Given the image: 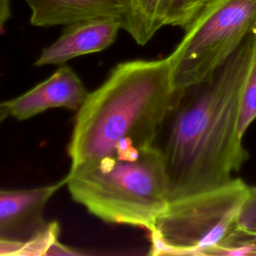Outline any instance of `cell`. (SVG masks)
<instances>
[{
	"label": "cell",
	"mask_w": 256,
	"mask_h": 256,
	"mask_svg": "<svg viewBox=\"0 0 256 256\" xmlns=\"http://www.w3.org/2000/svg\"><path fill=\"white\" fill-rule=\"evenodd\" d=\"M207 0H175L170 25L186 30Z\"/></svg>",
	"instance_id": "obj_13"
},
{
	"label": "cell",
	"mask_w": 256,
	"mask_h": 256,
	"mask_svg": "<svg viewBox=\"0 0 256 256\" xmlns=\"http://www.w3.org/2000/svg\"><path fill=\"white\" fill-rule=\"evenodd\" d=\"M256 25V0H207L168 56L175 89L201 81Z\"/></svg>",
	"instance_id": "obj_5"
},
{
	"label": "cell",
	"mask_w": 256,
	"mask_h": 256,
	"mask_svg": "<svg viewBox=\"0 0 256 256\" xmlns=\"http://www.w3.org/2000/svg\"><path fill=\"white\" fill-rule=\"evenodd\" d=\"M120 29V21L111 17L70 23L52 44L42 50L35 65H62L73 58L103 51L114 43Z\"/></svg>",
	"instance_id": "obj_8"
},
{
	"label": "cell",
	"mask_w": 256,
	"mask_h": 256,
	"mask_svg": "<svg viewBox=\"0 0 256 256\" xmlns=\"http://www.w3.org/2000/svg\"><path fill=\"white\" fill-rule=\"evenodd\" d=\"M25 252V244L21 242H9L0 240V256H22Z\"/></svg>",
	"instance_id": "obj_15"
},
{
	"label": "cell",
	"mask_w": 256,
	"mask_h": 256,
	"mask_svg": "<svg viewBox=\"0 0 256 256\" xmlns=\"http://www.w3.org/2000/svg\"><path fill=\"white\" fill-rule=\"evenodd\" d=\"M64 182L75 202L110 224L150 231L169 204L163 158L154 145L124 148L70 168Z\"/></svg>",
	"instance_id": "obj_3"
},
{
	"label": "cell",
	"mask_w": 256,
	"mask_h": 256,
	"mask_svg": "<svg viewBox=\"0 0 256 256\" xmlns=\"http://www.w3.org/2000/svg\"><path fill=\"white\" fill-rule=\"evenodd\" d=\"M250 187L240 178L170 202L149 231L151 255H210L238 228Z\"/></svg>",
	"instance_id": "obj_4"
},
{
	"label": "cell",
	"mask_w": 256,
	"mask_h": 256,
	"mask_svg": "<svg viewBox=\"0 0 256 256\" xmlns=\"http://www.w3.org/2000/svg\"><path fill=\"white\" fill-rule=\"evenodd\" d=\"M88 94L75 71L62 64L47 79L5 104L10 116L23 121L51 108H66L77 112Z\"/></svg>",
	"instance_id": "obj_7"
},
{
	"label": "cell",
	"mask_w": 256,
	"mask_h": 256,
	"mask_svg": "<svg viewBox=\"0 0 256 256\" xmlns=\"http://www.w3.org/2000/svg\"><path fill=\"white\" fill-rule=\"evenodd\" d=\"M77 254H80V253L77 252L76 250L62 244L61 242H59L57 240L56 242H54L51 245V247L49 248L46 255H77Z\"/></svg>",
	"instance_id": "obj_16"
},
{
	"label": "cell",
	"mask_w": 256,
	"mask_h": 256,
	"mask_svg": "<svg viewBox=\"0 0 256 256\" xmlns=\"http://www.w3.org/2000/svg\"><path fill=\"white\" fill-rule=\"evenodd\" d=\"M124 29L139 45H145L164 26L170 25L175 0H121Z\"/></svg>",
	"instance_id": "obj_10"
},
{
	"label": "cell",
	"mask_w": 256,
	"mask_h": 256,
	"mask_svg": "<svg viewBox=\"0 0 256 256\" xmlns=\"http://www.w3.org/2000/svg\"><path fill=\"white\" fill-rule=\"evenodd\" d=\"M10 116L9 110L5 104V102H0V125L5 121V119Z\"/></svg>",
	"instance_id": "obj_18"
},
{
	"label": "cell",
	"mask_w": 256,
	"mask_h": 256,
	"mask_svg": "<svg viewBox=\"0 0 256 256\" xmlns=\"http://www.w3.org/2000/svg\"><path fill=\"white\" fill-rule=\"evenodd\" d=\"M238 226L245 231L256 233V186L249 189L238 216Z\"/></svg>",
	"instance_id": "obj_14"
},
{
	"label": "cell",
	"mask_w": 256,
	"mask_h": 256,
	"mask_svg": "<svg viewBox=\"0 0 256 256\" xmlns=\"http://www.w3.org/2000/svg\"><path fill=\"white\" fill-rule=\"evenodd\" d=\"M176 96L168 57L117 64L76 112L70 168L124 148L154 145Z\"/></svg>",
	"instance_id": "obj_2"
},
{
	"label": "cell",
	"mask_w": 256,
	"mask_h": 256,
	"mask_svg": "<svg viewBox=\"0 0 256 256\" xmlns=\"http://www.w3.org/2000/svg\"><path fill=\"white\" fill-rule=\"evenodd\" d=\"M65 184L30 189H0V240L28 242L48 226L45 207L57 190Z\"/></svg>",
	"instance_id": "obj_6"
},
{
	"label": "cell",
	"mask_w": 256,
	"mask_h": 256,
	"mask_svg": "<svg viewBox=\"0 0 256 256\" xmlns=\"http://www.w3.org/2000/svg\"><path fill=\"white\" fill-rule=\"evenodd\" d=\"M11 16L10 0H0V30Z\"/></svg>",
	"instance_id": "obj_17"
},
{
	"label": "cell",
	"mask_w": 256,
	"mask_h": 256,
	"mask_svg": "<svg viewBox=\"0 0 256 256\" xmlns=\"http://www.w3.org/2000/svg\"><path fill=\"white\" fill-rule=\"evenodd\" d=\"M210 255H256V233L238 226Z\"/></svg>",
	"instance_id": "obj_12"
},
{
	"label": "cell",
	"mask_w": 256,
	"mask_h": 256,
	"mask_svg": "<svg viewBox=\"0 0 256 256\" xmlns=\"http://www.w3.org/2000/svg\"><path fill=\"white\" fill-rule=\"evenodd\" d=\"M256 118V50L247 71L239 98L237 135L242 139L250 124Z\"/></svg>",
	"instance_id": "obj_11"
},
{
	"label": "cell",
	"mask_w": 256,
	"mask_h": 256,
	"mask_svg": "<svg viewBox=\"0 0 256 256\" xmlns=\"http://www.w3.org/2000/svg\"><path fill=\"white\" fill-rule=\"evenodd\" d=\"M256 50V25L211 74L177 89L155 140L169 203L228 184L247 159L237 135L239 98Z\"/></svg>",
	"instance_id": "obj_1"
},
{
	"label": "cell",
	"mask_w": 256,
	"mask_h": 256,
	"mask_svg": "<svg viewBox=\"0 0 256 256\" xmlns=\"http://www.w3.org/2000/svg\"><path fill=\"white\" fill-rule=\"evenodd\" d=\"M31 10L30 22L37 27L68 25L98 17L120 21L121 0H24Z\"/></svg>",
	"instance_id": "obj_9"
}]
</instances>
